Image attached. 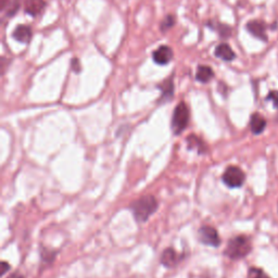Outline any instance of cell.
Segmentation results:
<instances>
[{"label": "cell", "instance_id": "1", "mask_svg": "<svg viewBox=\"0 0 278 278\" xmlns=\"http://www.w3.org/2000/svg\"><path fill=\"white\" fill-rule=\"evenodd\" d=\"M158 200L153 196L148 195L133 201L130 206L135 220L138 223H146L158 210Z\"/></svg>", "mask_w": 278, "mask_h": 278}, {"label": "cell", "instance_id": "2", "mask_svg": "<svg viewBox=\"0 0 278 278\" xmlns=\"http://www.w3.org/2000/svg\"><path fill=\"white\" fill-rule=\"evenodd\" d=\"M252 249L251 240L247 236H236L230 239L227 243V247L224 251V254L232 260H239L246 257Z\"/></svg>", "mask_w": 278, "mask_h": 278}, {"label": "cell", "instance_id": "3", "mask_svg": "<svg viewBox=\"0 0 278 278\" xmlns=\"http://www.w3.org/2000/svg\"><path fill=\"white\" fill-rule=\"evenodd\" d=\"M189 118H191V113H189V108L186 103L181 101L177 106H176L175 110L173 112L172 118V130L175 135H179L180 133L186 130L189 123Z\"/></svg>", "mask_w": 278, "mask_h": 278}, {"label": "cell", "instance_id": "4", "mask_svg": "<svg viewBox=\"0 0 278 278\" xmlns=\"http://www.w3.org/2000/svg\"><path fill=\"white\" fill-rule=\"evenodd\" d=\"M223 182L229 188H239L246 180V175L238 166H228L222 176Z\"/></svg>", "mask_w": 278, "mask_h": 278}, {"label": "cell", "instance_id": "5", "mask_svg": "<svg viewBox=\"0 0 278 278\" xmlns=\"http://www.w3.org/2000/svg\"><path fill=\"white\" fill-rule=\"evenodd\" d=\"M199 240L201 243L206 246L218 248L221 245V238L220 235L213 226L210 225H203L198 230Z\"/></svg>", "mask_w": 278, "mask_h": 278}, {"label": "cell", "instance_id": "6", "mask_svg": "<svg viewBox=\"0 0 278 278\" xmlns=\"http://www.w3.org/2000/svg\"><path fill=\"white\" fill-rule=\"evenodd\" d=\"M174 57V52L171 47L168 46H160L157 50L152 53V59L159 65H165L171 62Z\"/></svg>", "mask_w": 278, "mask_h": 278}, {"label": "cell", "instance_id": "7", "mask_svg": "<svg viewBox=\"0 0 278 278\" xmlns=\"http://www.w3.org/2000/svg\"><path fill=\"white\" fill-rule=\"evenodd\" d=\"M181 260V255L178 254L173 248L165 249L161 254L160 262L162 265H164L167 268L175 267Z\"/></svg>", "mask_w": 278, "mask_h": 278}, {"label": "cell", "instance_id": "8", "mask_svg": "<svg viewBox=\"0 0 278 278\" xmlns=\"http://www.w3.org/2000/svg\"><path fill=\"white\" fill-rule=\"evenodd\" d=\"M246 29L251 34V35L256 37L257 39L263 40V42H266L267 40L265 24H264L263 22L257 21V20H252V21L247 23Z\"/></svg>", "mask_w": 278, "mask_h": 278}, {"label": "cell", "instance_id": "9", "mask_svg": "<svg viewBox=\"0 0 278 278\" xmlns=\"http://www.w3.org/2000/svg\"><path fill=\"white\" fill-rule=\"evenodd\" d=\"M12 36L16 40H18L19 43L28 44V43H30V40L33 37V31L29 25L21 24V25L17 26L16 30L13 31Z\"/></svg>", "mask_w": 278, "mask_h": 278}, {"label": "cell", "instance_id": "10", "mask_svg": "<svg viewBox=\"0 0 278 278\" xmlns=\"http://www.w3.org/2000/svg\"><path fill=\"white\" fill-rule=\"evenodd\" d=\"M214 55L216 58L226 61V62H230V61H233L236 58V55L234 50L232 49V47L225 43L220 44L218 47H216Z\"/></svg>", "mask_w": 278, "mask_h": 278}, {"label": "cell", "instance_id": "11", "mask_svg": "<svg viewBox=\"0 0 278 278\" xmlns=\"http://www.w3.org/2000/svg\"><path fill=\"white\" fill-rule=\"evenodd\" d=\"M250 127H251V132H252L254 135H259L265 130L266 121L260 113H253L251 115V119H250Z\"/></svg>", "mask_w": 278, "mask_h": 278}, {"label": "cell", "instance_id": "12", "mask_svg": "<svg viewBox=\"0 0 278 278\" xmlns=\"http://www.w3.org/2000/svg\"><path fill=\"white\" fill-rule=\"evenodd\" d=\"M45 0H26L25 12L32 17H36L45 9Z\"/></svg>", "mask_w": 278, "mask_h": 278}, {"label": "cell", "instance_id": "13", "mask_svg": "<svg viewBox=\"0 0 278 278\" xmlns=\"http://www.w3.org/2000/svg\"><path fill=\"white\" fill-rule=\"evenodd\" d=\"M214 77V71L212 70L211 66L209 65H199L198 69H197L196 73V78L198 82L206 84L209 83L210 80Z\"/></svg>", "mask_w": 278, "mask_h": 278}, {"label": "cell", "instance_id": "14", "mask_svg": "<svg viewBox=\"0 0 278 278\" xmlns=\"http://www.w3.org/2000/svg\"><path fill=\"white\" fill-rule=\"evenodd\" d=\"M158 87L162 91L160 101H168L172 99L173 94H174V83H173L172 78H168V79L164 80V82L161 85H159Z\"/></svg>", "mask_w": 278, "mask_h": 278}, {"label": "cell", "instance_id": "15", "mask_svg": "<svg viewBox=\"0 0 278 278\" xmlns=\"http://www.w3.org/2000/svg\"><path fill=\"white\" fill-rule=\"evenodd\" d=\"M187 146L188 149L197 150L199 153H205L207 151L206 144L202 141L201 138L196 136V135H191V136L187 137Z\"/></svg>", "mask_w": 278, "mask_h": 278}, {"label": "cell", "instance_id": "16", "mask_svg": "<svg viewBox=\"0 0 278 278\" xmlns=\"http://www.w3.org/2000/svg\"><path fill=\"white\" fill-rule=\"evenodd\" d=\"M175 22H176L175 21V17H173L171 15L166 16L164 18L163 21H162V23H161V30H162V32H166L167 30L172 29L173 26H174V24H175Z\"/></svg>", "mask_w": 278, "mask_h": 278}, {"label": "cell", "instance_id": "17", "mask_svg": "<svg viewBox=\"0 0 278 278\" xmlns=\"http://www.w3.org/2000/svg\"><path fill=\"white\" fill-rule=\"evenodd\" d=\"M248 278H270L267 274L263 272L262 269L256 268V267H251L249 269Z\"/></svg>", "mask_w": 278, "mask_h": 278}, {"label": "cell", "instance_id": "18", "mask_svg": "<svg viewBox=\"0 0 278 278\" xmlns=\"http://www.w3.org/2000/svg\"><path fill=\"white\" fill-rule=\"evenodd\" d=\"M218 30L220 33V36L223 38H228V37H230V35H232V29H230L228 25L219 24Z\"/></svg>", "mask_w": 278, "mask_h": 278}, {"label": "cell", "instance_id": "19", "mask_svg": "<svg viewBox=\"0 0 278 278\" xmlns=\"http://www.w3.org/2000/svg\"><path fill=\"white\" fill-rule=\"evenodd\" d=\"M55 255H56V252H53V251H48L47 249H43L42 260L47 261L48 263H51V262H53V260H55Z\"/></svg>", "mask_w": 278, "mask_h": 278}, {"label": "cell", "instance_id": "20", "mask_svg": "<svg viewBox=\"0 0 278 278\" xmlns=\"http://www.w3.org/2000/svg\"><path fill=\"white\" fill-rule=\"evenodd\" d=\"M266 100H272L275 107H278V91H270L268 94Z\"/></svg>", "mask_w": 278, "mask_h": 278}, {"label": "cell", "instance_id": "21", "mask_svg": "<svg viewBox=\"0 0 278 278\" xmlns=\"http://www.w3.org/2000/svg\"><path fill=\"white\" fill-rule=\"evenodd\" d=\"M71 67H72V70L74 72L79 73L80 72V62H79V60L78 59H73L72 60V63H71Z\"/></svg>", "mask_w": 278, "mask_h": 278}, {"label": "cell", "instance_id": "22", "mask_svg": "<svg viewBox=\"0 0 278 278\" xmlns=\"http://www.w3.org/2000/svg\"><path fill=\"white\" fill-rule=\"evenodd\" d=\"M19 7H20V5H19L18 2L13 3L12 6L10 7L9 10H8V16H13V15H15V13L19 10Z\"/></svg>", "mask_w": 278, "mask_h": 278}, {"label": "cell", "instance_id": "23", "mask_svg": "<svg viewBox=\"0 0 278 278\" xmlns=\"http://www.w3.org/2000/svg\"><path fill=\"white\" fill-rule=\"evenodd\" d=\"M0 267H2V268H0V275H2V276H4L10 269V265L5 261L2 262V265H0Z\"/></svg>", "mask_w": 278, "mask_h": 278}, {"label": "cell", "instance_id": "24", "mask_svg": "<svg viewBox=\"0 0 278 278\" xmlns=\"http://www.w3.org/2000/svg\"><path fill=\"white\" fill-rule=\"evenodd\" d=\"M7 278H25V276L21 273H19V272H15V273H12L11 275H9Z\"/></svg>", "mask_w": 278, "mask_h": 278}, {"label": "cell", "instance_id": "25", "mask_svg": "<svg viewBox=\"0 0 278 278\" xmlns=\"http://www.w3.org/2000/svg\"><path fill=\"white\" fill-rule=\"evenodd\" d=\"M7 3H8V0H0V4H2V5H0V8H2L3 10L5 9V7H6V4Z\"/></svg>", "mask_w": 278, "mask_h": 278}]
</instances>
